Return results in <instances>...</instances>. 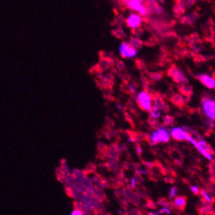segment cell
Masks as SVG:
<instances>
[{
    "instance_id": "cell-15",
    "label": "cell",
    "mask_w": 215,
    "mask_h": 215,
    "mask_svg": "<svg viewBox=\"0 0 215 215\" xmlns=\"http://www.w3.org/2000/svg\"><path fill=\"white\" fill-rule=\"evenodd\" d=\"M163 124L165 125H171V124H174V119L173 117H171V116H165L163 117Z\"/></svg>"
},
{
    "instance_id": "cell-22",
    "label": "cell",
    "mask_w": 215,
    "mask_h": 215,
    "mask_svg": "<svg viewBox=\"0 0 215 215\" xmlns=\"http://www.w3.org/2000/svg\"><path fill=\"white\" fill-rule=\"evenodd\" d=\"M191 191H192V192L194 195H199V192H200L199 188L196 187V186H192L191 187Z\"/></svg>"
},
{
    "instance_id": "cell-24",
    "label": "cell",
    "mask_w": 215,
    "mask_h": 215,
    "mask_svg": "<svg viewBox=\"0 0 215 215\" xmlns=\"http://www.w3.org/2000/svg\"><path fill=\"white\" fill-rule=\"evenodd\" d=\"M168 213V214H170V213H171V210H170V209L165 208L164 207V208H162L161 210L158 212V213Z\"/></svg>"
},
{
    "instance_id": "cell-13",
    "label": "cell",
    "mask_w": 215,
    "mask_h": 215,
    "mask_svg": "<svg viewBox=\"0 0 215 215\" xmlns=\"http://www.w3.org/2000/svg\"><path fill=\"white\" fill-rule=\"evenodd\" d=\"M173 10H174V13H175L177 16H181V15L184 13L186 9L180 4V2H178V4H175V5H174Z\"/></svg>"
},
{
    "instance_id": "cell-12",
    "label": "cell",
    "mask_w": 215,
    "mask_h": 215,
    "mask_svg": "<svg viewBox=\"0 0 215 215\" xmlns=\"http://www.w3.org/2000/svg\"><path fill=\"white\" fill-rule=\"evenodd\" d=\"M128 45L132 48V49H135V51H137L142 48V42L141 41L140 39L138 38H132L130 39V41L128 42Z\"/></svg>"
},
{
    "instance_id": "cell-7",
    "label": "cell",
    "mask_w": 215,
    "mask_h": 215,
    "mask_svg": "<svg viewBox=\"0 0 215 215\" xmlns=\"http://www.w3.org/2000/svg\"><path fill=\"white\" fill-rule=\"evenodd\" d=\"M142 22V18L137 14H132L127 18L126 20V23L127 25L131 28H139V25H141Z\"/></svg>"
},
{
    "instance_id": "cell-1",
    "label": "cell",
    "mask_w": 215,
    "mask_h": 215,
    "mask_svg": "<svg viewBox=\"0 0 215 215\" xmlns=\"http://www.w3.org/2000/svg\"><path fill=\"white\" fill-rule=\"evenodd\" d=\"M147 139L149 140V142L151 144H155L156 142H167L169 141L170 137L168 135V132L166 130L163 128L158 129L157 132H153V135L151 137L149 136L148 135H146Z\"/></svg>"
},
{
    "instance_id": "cell-23",
    "label": "cell",
    "mask_w": 215,
    "mask_h": 215,
    "mask_svg": "<svg viewBox=\"0 0 215 215\" xmlns=\"http://www.w3.org/2000/svg\"><path fill=\"white\" fill-rule=\"evenodd\" d=\"M147 207L150 209L156 208V205H155V204L153 202V201L150 200V199H148V201H147Z\"/></svg>"
},
{
    "instance_id": "cell-27",
    "label": "cell",
    "mask_w": 215,
    "mask_h": 215,
    "mask_svg": "<svg viewBox=\"0 0 215 215\" xmlns=\"http://www.w3.org/2000/svg\"><path fill=\"white\" fill-rule=\"evenodd\" d=\"M72 215H82V214L80 211H78V210H75V211H74L73 213H72Z\"/></svg>"
},
{
    "instance_id": "cell-14",
    "label": "cell",
    "mask_w": 215,
    "mask_h": 215,
    "mask_svg": "<svg viewBox=\"0 0 215 215\" xmlns=\"http://www.w3.org/2000/svg\"><path fill=\"white\" fill-rule=\"evenodd\" d=\"M149 77H150V80L153 82H157L163 78V74L161 73H151L149 74Z\"/></svg>"
},
{
    "instance_id": "cell-17",
    "label": "cell",
    "mask_w": 215,
    "mask_h": 215,
    "mask_svg": "<svg viewBox=\"0 0 215 215\" xmlns=\"http://www.w3.org/2000/svg\"><path fill=\"white\" fill-rule=\"evenodd\" d=\"M150 114H151V117H155V118H157V117H160V110L157 109L156 107L151 108V111H150Z\"/></svg>"
},
{
    "instance_id": "cell-5",
    "label": "cell",
    "mask_w": 215,
    "mask_h": 215,
    "mask_svg": "<svg viewBox=\"0 0 215 215\" xmlns=\"http://www.w3.org/2000/svg\"><path fill=\"white\" fill-rule=\"evenodd\" d=\"M203 106L206 114L210 119L215 121V101L210 99H204Z\"/></svg>"
},
{
    "instance_id": "cell-8",
    "label": "cell",
    "mask_w": 215,
    "mask_h": 215,
    "mask_svg": "<svg viewBox=\"0 0 215 215\" xmlns=\"http://www.w3.org/2000/svg\"><path fill=\"white\" fill-rule=\"evenodd\" d=\"M197 78L201 83L204 84L206 87L209 88H215V80L213 78L206 74H199Z\"/></svg>"
},
{
    "instance_id": "cell-11",
    "label": "cell",
    "mask_w": 215,
    "mask_h": 215,
    "mask_svg": "<svg viewBox=\"0 0 215 215\" xmlns=\"http://www.w3.org/2000/svg\"><path fill=\"white\" fill-rule=\"evenodd\" d=\"M178 90H179L180 92L184 96V97L189 98L191 96V95L192 94V88L188 84H181L178 86Z\"/></svg>"
},
{
    "instance_id": "cell-19",
    "label": "cell",
    "mask_w": 215,
    "mask_h": 215,
    "mask_svg": "<svg viewBox=\"0 0 215 215\" xmlns=\"http://www.w3.org/2000/svg\"><path fill=\"white\" fill-rule=\"evenodd\" d=\"M177 194H178V189H177V188L176 187H172L171 189V190H170V198H174V196H176L177 195Z\"/></svg>"
},
{
    "instance_id": "cell-20",
    "label": "cell",
    "mask_w": 215,
    "mask_h": 215,
    "mask_svg": "<svg viewBox=\"0 0 215 215\" xmlns=\"http://www.w3.org/2000/svg\"><path fill=\"white\" fill-rule=\"evenodd\" d=\"M124 35H125V34H124V31H123L121 29L116 30L115 36H117V38H124Z\"/></svg>"
},
{
    "instance_id": "cell-2",
    "label": "cell",
    "mask_w": 215,
    "mask_h": 215,
    "mask_svg": "<svg viewBox=\"0 0 215 215\" xmlns=\"http://www.w3.org/2000/svg\"><path fill=\"white\" fill-rule=\"evenodd\" d=\"M171 134L172 135V137L174 138V139L178 141H184V140H187L189 141V142H192V143L195 145L196 143L195 140L192 139L191 135H189V132H186V130L184 129L179 128H173L172 130L171 131Z\"/></svg>"
},
{
    "instance_id": "cell-3",
    "label": "cell",
    "mask_w": 215,
    "mask_h": 215,
    "mask_svg": "<svg viewBox=\"0 0 215 215\" xmlns=\"http://www.w3.org/2000/svg\"><path fill=\"white\" fill-rule=\"evenodd\" d=\"M168 74L171 78H173V80L175 82L178 83L179 85L181 84H187L188 79L186 77V75L175 66H172L169 70H168Z\"/></svg>"
},
{
    "instance_id": "cell-21",
    "label": "cell",
    "mask_w": 215,
    "mask_h": 215,
    "mask_svg": "<svg viewBox=\"0 0 215 215\" xmlns=\"http://www.w3.org/2000/svg\"><path fill=\"white\" fill-rule=\"evenodd\" d=\"M136 65L138 67V68L140 69V70H143L145 68V64L141 60H138L136 61Z\"/></svg>"
},
{
    "instance_id": "cell-25",
    "label": "cell",
    "mask_w": 215,
    "mask_h": 215,
    "mask_svg": "<svg viewBox=\"0 0 215 215\" xmlns=\"http://www.w3.org/2000/svg\"><path fill=\"white\" fill-rule=\"evenodd\" d=\"M117 67L119 69H121V70H122V69L124 68V63L121 62V61H119V62L117 63Z\"/></svg>"
},
{
    "instance_id": "cell-9",
    "label": "cell",
    "mask_w": 215,
    "mask_h": 215,
    "mask_svg": "<svg viewBox=\"0 0 215 215\" xmlns=\"http://www.w3.org/2000/svg\"><path fill=\"white\" fill-rule=\"evenodd\" d=\"M171 101L173 104H174L175 106H178V107L181 108L186 103V99H185L184 96H181V95L176 94L171 97Z\"/></svg>"
},
{
    "instance_id": "cell-4",
    "label": "cell",
    "mask_w": 215,
    "mask_h": 215,
    "mask_svg": "<svg viewBox=\"0 0 215 215\" xmlns=\"http://www.w3.org/2000/svg\"><path fill=\"white\" fill-rule=\"evenodd\" d=\"M137 102L142 110L146 111L151 110V96L146 92H142L139 93Z\"/></svg>"
},
{
    "instance_id": "cell-6",
    "label": "cell",
    "mask_w": 215,
    "mask_h": 215,
    "mask_svg": "<svg viewBox=\"0 0 215 215\" xmlns=\"http://www.w3.org/2000/svg\"><path fill=\"white\" fill-rule=\"evenodd\" d=\"M120 52L124 58H132L136 55V51L132 49L128 44L123 43L120 47Z\"/></svg>"
},
{
    "instance_id": "cell-16",
    "label": "cell",
    "mask_w": 215,
    "mask_h": 215,
    "mask_svg": "<svg viewBox=\"0 0 215 215\" xmlns=\"http://www.w3.org/2000/svg\"><path fill=\"white\" fill-rule=\"evenodd\" d=\"M148 122H149V124H150V125L152 126V127L155 128L158 127V121H156V119L155 118V117H151V116H150V117H149Z\"/></svg>"
},
{
    "instance_id": "cell-18",
    "label": "cell",
    "mask_w": 215,
    "mask_h": 215,
    "mask_svg": "<svg viewBox=\"0 0 215 215\" xmlns=\"http://www.w3.org/2000/svg\"><path fill=\"white\" fill-rule=\"evenodd\" d=\"M132 34H133V35L136 36V37H139V36L142 35V33H143V30L140 28H134V29H132Z\"/></svg>"
},
{
    "instance_id": "cell-26",
    "label": "cell",
    "mask_w": 215,
    "mask_h": 215,
    "mask_svg": "<svg viewBox=\"0 0 215 215\" xmlns=\"http://www.w3.org/2000/svg\"><path fill=\"white\" fill-rule=\"evenodd\" d=\"M165 181L168 183H172L174 182V180L172 179V178H165Z\"/></svg>"
},
{
    "instance_id": "cell-10",
    "label": "cell",
    "mask_w": 215,
    "mask_h": 215,
    "mask_svg": "<svg viewBox=\"0 0 215 215\" xmlns=\"http://www.w3.org/2000/svg\"><path fill=\"white\" fill-rule=\"evenodd\" d=\"M186 203H187V198L185 196H178L174 199V204L177 209L179 210H184L185 207L186 206Z\"/></svg>"
}]
</instances>
